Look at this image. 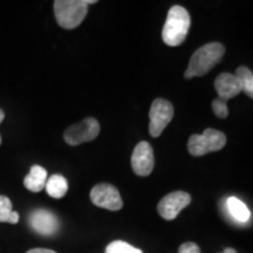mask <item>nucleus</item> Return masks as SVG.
<instances>
[{"label":"nucleus","instance_id":"obj_1","mask_svg":"<svg viewBox=\"0 0 253 253\" xmlns=\"http://www.w3.org/2000/svg\"><path fill=\"white\" fill-rule=\"evenodd\" d=\"M191 18L189 12L179 5L172 6L168 12V17L162 31V39L168 46L182 45L188 37Z\"/></svg>","mask_w":253,"mask_h":253},{"label":"nucleus","instance_id":"obj_2","mask_svg":"<svg viewBox=\"0 0 253 253\" xmlns=\"http://www.w3.org/2000/svg\"><path fill=\"white\" fill-rule=\"evenodd\" d=\"M224 53L225 47L220 42H210L202 46L190 59L184 78L190 80L195 77H203L220 62Z\"/></svg>","mask_w":253,"mask_h":253},{"label":"nucleus","instance_id":"obj_3","mask_svg":"<svg viewBox=\"0 0 253 253\" xmlns=\"http://www.w3.org/2000/svg\"><path fill=\"white\" fill-rule=\"evenodd\" d=\"M95 0H56L54 1V14L58 24L66 30L80 26L86 18L88 5L95 4Z\"/></svg>","mask_w":253,"mask_h":253},{"label":"nucleus","instance_id":"obj_4","mask_svg":"<svg viewBox=\"0 0 253 253\" xmlns=\"http://www.w3.org/2000/svg\"><path fill=\"white\" fill-rule=\"evenodd\" d=\"M225 144L226 136L224 132L212 128H208L205 129L203 134L190 136L188 150L192 156H204L209 153L223 149Z\"/></svg>","mask_w":253,"mask_h":253},{"label":"nucleus","instance_id":"obj_5","mask_svg":"<svg viewBox=\"0 0 253 253\" xmlns=\"http://www.w3.org/2000/svg\"><path fill=\"white\" fill-rule=\"evenodd\" d=\"M100 134V123L94 118H87L66 129L63 138L69 145H79L93 141Z\"/></svg>","mask_w":253,"mask_h":253},{"label":"nucleus","instance_id":"obj_6","mask_svg":"<svg viewBox=\"0 0 253 253\" xmlns=\"http://www.w3.org/2000/svg\"><path fill=\"white\" fill-rule=\"evenodd\" d=\"M173 118V106L164 99H156L151 103L149 112V132L158 137Z\"/></svg>","mask_w":253,"mask_h":253},{"label":"nucleus","instance_id":"obj_7","mask_svg":"<svg viewBox=\"0 0 253 253\" xmlns=\"http://www.w3.org/2000/svg\"><path fill=\"white\" fill-rule=\"evenodd\" d=\"M90 199L96 207L110 211H119L123 207V202L119 190L109 183H100L90 191Z\"/></svg>","mask_w":253,"mask_h":253},{"label":"nucleus","instance_id":"obj_8","mask_svg":"<svg viewBox=\"0 0 253 253\" xmlns=\"http://www.w3.org/2000/svg\"><path fill=\"white\" fill-rule=\"evenodd\" d=\"M191 203V196L185 191H173L160 201L157 211L166 220H173L183 209Z\"/></svg>","mask_w":253,"mask_h":253},{"label":"nucleus","instance_id":"obj_9","mask_svg":"<svg viewBox=\"0 0 253 253\" xmlns=\"http://www.w3.org/2000/svg\"><path fill=\"white\" fill-rule=\"evenodd\" d=\"M155 167L153 147L148 142L142 141L135 147L131 155V168L137 176H149Z\"/></svg>","mask_w":253,"mask_h":253},{"label":"nucleus","instance_id":"obj_10","mask_svg":"<svg viewBox=\"0 0 253 253\" xmlns=\"http://www.w3.org/2000/svg\"><path fill=\"white\" fill-rule=\"evenodd\" d=\"M30 225L41 236H53L59 230V219L48 210H34L30 214Z\"/></svg>","mask_w":253,"mask_h":253},{"label":"nucleus","instance_id":"obj_11","mask_svg":"<svg viewBox=\"0 0 253 253\" xmlns=\"http://www.w3.org/2000/svg\"><path fill=\"white\" fill-rule=\"evenodd\" d=\"M214 88L218 97L223 100H230L242 91V84L236 74L231 73H221L214 80Z\"/></svg>","mask_w":253,"mask_h":253},{"label":"nucleus","instance_id":"obj_12","mask_svg":"<svg viewBox=\"0 0 253 253\" xmlns=\"http://www.w3.org/2000/svg\"><path fill=\"white\" fill-rule=\"evenodd\" d=\"M47 182V171L45 168L40 166H33L31 168L30 172L25 177L24 184L26 189L32 192H40L45 189Z\"/></svg>","mask_w":253,"mask_h":253},{"label":"nucleus","instance_id":"obj_13","mask_svg":"<svg viewBox=\"0 0 253 253\" xmlns=\"http://www.w3.org/2000/svg\"><path fill=\"white\" fill-rule=\"evenodd\" d=\"M45 189L50 197L62 198L68 191V182L62 175L55 173L47 178Z\"/></svg>","mask_w":253,"mask_h":253},{"label":"nucleus","instance_id":"obj_14","mask_svg":"<svg viewBox=\"0 0 253 253\" xmlns=\"http://www.w3.org/2000/svg\"><path fill=\"white\" fill-rule=\"evenodd\" d=\"M226 209L229 211L230 216L239 223H246L251 217L249 208L245 203H243L237 197H229L226 201Z\"/></svg>","mask_w":253,"mask_h":253},{"label":"nucleus","instance_id":"obj_15","mask_svg":"<svg viewBox=\"0 0 253 253\" xmlns=\"http://www.w3.org/2000/svg\"><path fill=\"white\" fill-rule=\"evenodd\" d=\"M19 213L12 210V202L6 196H0V223L17 224Z\"/></svg>","mask_w":253,"mask_h":253},{"label":"nucleus","instance_id":"obj_16","mask_svg":"<svg viewBox=\"0 0 253 253\" xmlns=\"http://www.w3.org/2000/svg\"><path fill=\"white\" fill-rule=\"evenodd\" d=\"M236 77L239 79L242 84V91L253 100V73L245 66H240L237 68Z\"/></svg>","mask_w":253,"mask_h":253},{"label":"nucleus","instance_id":"obj_17","mask_svg":"<svg viewBox=\"0 0 253 253\" xmlns=\"http://www.w3.org/2000/svg\"><path fill=\"white\" fill-rule=\"evenodd\" d=\"M104 253H143L140 249H136L123 240H115L106 248Z\"/></svg>","mask_w":253,"mask_h":253},{"label":"nucleus","instance_id":"obj_18","mask_svg":"<svg viewBox=\"0 0 253 253\" xmlns=\"http://www.w3.org/2000/svg\"><path fill=\"white\" fill-rule=\"evenodd\" d=\"M212 109L214 115L219 119H225L229 115V109H227L226 100L220 99V97H217L212 101Z\"/></svg>","mask_w":253,"mask_h":253},{"label":"nucleus","instance_id":"obj_19","mask_svg":"<svg viewBox=\"0 0 253 253\" xmlns=\"http://www.w3.org/2000/svg\"><path fill=\"white\" fill-rule=\"evenodd\" d=\"M178 253H201V249L196 243L188 242L179 246Z\"/></svg>","mask_w":253,"mask_h":253},{"label":"nucleus","instance_id":"obj_20","mask_svg":"<svg viewBox=\"0 0 253 253\" xmlns=\"http://www.w3.org/2000/svg\"><path fill=\"white\" fill-rule=\"evenodd\" d=\"M26 253H56V252L49 249H32Z\"/></svg>","mask_w":253,"mask_h":253},{"label":"nucleus","instance_id":"obj_21","mask_svg":"<svg viewBox=\"0 0 253 253\" xmlns=\"http://www.w3.org/2000/svg\"><path fill=\"white\" fill-rule=\"evenodd\" d=\"M4 119H5V113L0 109V123L4 121ZM0 144H1V136H0Z\"/></svg>","mask_w":253,"mask_h":253},{"label":"nucleus","instance_id":"obj_22","mask_svg":"<svg viewBox=\"0 0 253 253\" xmlns=\"http://www.w3.org/2000/svg\"><path fill=\"white\" fill-rule=\"evenodd\" d=\"M223 253H237V251L235 249H225V251H224Z\"/></svg>","mask_w":253,"mask_h":253}]
</instances>
